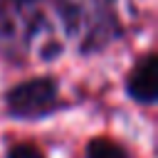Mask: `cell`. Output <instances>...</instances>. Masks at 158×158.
<instances>
[{"instance_id":"cell-2","label":"cell","mask_w":158,"mask_h":158,"mask_svg":"<svg viewBox=\"0 0 158 158\" xmlns=\"http://www.w3.org/2000/svg\"><path fill=\"white\" fill-rule=\"evenodd\" d=\"M126 86H128V94L141 104H151L156 99V54L143 57L133 67Z\"/></svg>"},{"instance_id":"cell-3","label":"cell","mask_w":158,"mask_h":158,"mask_svg":"<svg viewBox=\"0 0 158 158\" xmlns=\"http://www.w3.org/2000/svg\"><path fill=\"white\" fill-rule=\"evenodd\" d=\"M86 158H126L123 148L109 138H94L86 148Z\"/></svg>"},{"instance_id":"cell-4","label":"cell","mask_w":158,"mask_h":158,"mask_svg":"<svg viewBox=\"0 0 158 158\" xmlns=\"http://www.w3.org/2000/svg\"><path fill=\"white\" fill-rule=\"evenodd\" d=\"M10 158H42V153L32 143H20L10 151Z\"/></svg>"},{"instance_id":"cell-1","label":"cell","mask_w":158,"mask_h":158,"mask_svg":"<svg viewBox=\"0 0 158 158\" xmlns=\"http://www.w3.org/2000/svg\"><path fill=\"white\" fill-rule=\"evenodd\" d=\"M7 106L15 116L37 118L57 106V86L52 79H30L7 94Z\"/></svg>"}]
</instances>
